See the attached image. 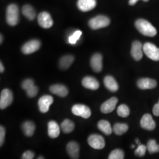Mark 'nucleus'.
Masks as SVG:
<instances>
[{
  "instance_id": "f257e3e1",
  "label": "nucleus",
  "mask_w": 159,
  "mask_h": 159,
  "mask_svg": "<svg viewBox=\"0 0 159 159\" xmlns=\"http://www.w3.org/2000/svg\"><path fill=\"white\" fill-rule=\"evenodd\" d=\"M135 26L141 34L153 37L157 34V30L153 25L144 19H139L135 23Z\"/></svg>"
},
{
  "instance_id": "f03ea898",
  "label": "nucleus",
  "mask_w": 159,
  "mask_h": 159,
  "mask_svg": "<svg viewBox=\"0 0 159 159\" xmlns=\"http://www.w3.org/2000/svg\"><path fill=\"white\" fill-rule=\"evenodd\" d=\"M19 20V10L17 5L10 4L8 6L6 11L7 23L11 25H16Z\"/></svg>"
},
{
  "instance_id": "7ed1b4c3",
  "label": "nucleus",
  "mask_w": 159,
  "mask_h": 159,
  "mask_svg": "<svg viewBox=\"0 0 159 159\" xmlns=\"http://www.w3.org/2000/svg\"><path fill=\"white\" fill-rule=\"evenodd\" d=\"M110 23L108 17L104 16H98L91 18L89 22V27L93 30H98L107 27Z\"/></svg>"
},
{
  "instance_id": "20e7f679",
  "label": "nucleus",
  "mask_w": 159,
  "mask_h": 159,
  "mask_svg": "<svg viewBox=\"0 0 159 159\" xmlns=\"http://www.w3.org/2000/svg\"><path fill=\"white\" fill-rule=\"evenodd\" d=\"M143 51L150 59L158 61H159V48L151 43H146L143 45Z\"/></svg>"
},
{
  "instance_id": "39448f33",
  "label": "nucleus",
  "mask_w": 159,
  "mask_h": 159,
  "mask_svg": "<svg viewBox=\"0 0 159 159\" xmlns=\"http://www.w3.org/2000/svg\"><path fill=\"white\" fill-rule=\"evenodd\" d=\"M13 101V94L9 89H4L1 93L0 108L1 110L8 107Z\"/></svg>"
},
{
  "instance_id": "423d86ee",
  "label": "nucleus",
  "mask_w": 159,
  "mask_h": 159,
  "mask_svg": "<svg viewBox=\"0 0 159 159\" xmlns=\"http://www.w3.org/2000/svg\"><path fill=\"white\" fill-rule=\"evenodd\" d=\"M71 110L74 115L80 116L84 119H88L91 116L90 109L84 104H75L72 107Z\"/></svg>"
},
{
  "instance_id": "0eeeda50",
  "label": "nucleus",
  "mask_w": 159,
  "mask_h": 159,
  "mask_svg": "<svg viewBox=\"0 0 159 159\" xmlns=\"http://www.w3.org/2000/svg\"><path fill=\"white\" fill-rule=\"evenodd\" d=\"M41 47L40 41L37 40H30L23 45L21 51L24 54H30L39 50Z\"/></svg>"
},
{
  "instance_id": "6e6552de",
  "label": "nucleus",
  "mask_w": 159,
  "mask_h": 159,
  "mask_svg": "<svg viewBox=\"0 0 159 159\" xmlns=\"http://www.w3.org/2000/svg\"><path fill=\"white\" fill-rule=\"evenodd\" d=\"M21 87L27 92V94L30 97H34L39 91L37 86L34 85V81L31 79L25 80L21 84Z\"/></svg>"
},
{
  "instance_id": "1a4fd4ad",
  "label": "nucleus",
  "mask_w": 159,
  "mask_h": 159,
  "mask_svg": "<svg viewBox=\"0 0 159 159\" xmlns=\"http://www.w3.org/2000/svg\"><path fill=\"white\" fill-rule=\"evenodd\" d=\"M89 144L94 149L100 150L105 147V140L102 136L92 134L88 139Z\"/></svg>"
},
{
  "instance_id": "9d476101",
  "label": "nucleus",
  "mask_w": 159,
  "mask_h": 159,
  "mask_svg": "<svg viewBox=\"0 0 159 159\" xmlns=\"http://www.w3.org/2000/svg\"><path fill=\"white\" fill-rule=\"evenodd\" d=\"M143 46L139 41H135L133 43L131 50V55L136 61H140L143 56Z\"/></svg>"
},
{
  "instance_id": "9b49d317",
  "label": "nucleus",
  "mask_w": 159,
  "mask_h": 159,
  "mask_svg": "<svg viewBox=\"0 0 159 159\" xmlns=\"http://www.w3.org/2000/svg\"><path fill=\"white\" fill-rule=\"evenodd\" d=\"M39 24L42 28L49 29L53 25V20L49 13L42 12L38 16Z\"/></svg>"
},
{
  "instance_id": "f8f14e48",
  "label": "nucleus",
  "mask_w": 159,
  "mask_h": 159,
  "mask_svg": "<svg viewBox=\"0 0 159 159\" xmlns=\"http://www.w3.org/2000/svg\"><path fill=\"white\" fill-rule=\"evenodd\" d=\"M53 101V98L51 96L45 95L41 97L38 103L40 111L43 113H47L50 108V106L52 104Z\"/></svg>"
},
{
  "instance_id": "ddd939ff",
  "label": "nucleus",
  "mask_w": 159,
  "mask_h": 159,
  "mask_svg": "<svg viewBox=\"0 0 159 159\" xmlns=\"http://www.w3.org/2000/svg\"><path fill=\"white\" fill-rule=\"evenodd\" d=\"M140 125L143 129L149 131L153 130L156 127V123L150 114H146L141 119Z\"/></svg>"
},
{
  "instance_id": "4468645a",
  "label": "nucleus",
  "mask_w": 159,
  "mask_h": 159,
  "mask_svg": "<svg viewBox=\"0 0 159 159\" xmlns=\"http://www.w3.org/2000/svg\"><path fill=\"white\" fill-rule=\"evenodd\" d=\"M118 102V99L113 97L104 102L101 106V111L102 113L108 114L112 112L116 108Z\"/></svg>"
},
{
  "instance_id": "2eb2a0df",
  "label": "nucleus",
  "mask_w": 159,
  "mask_h": 159,
  "mask_svg": "<svg viewBox=\"0 0 159 159\" xmlns=\"http://www.w3.org/2000/svg\"><path fill=\"white\" fill-rule=\"evenodd\" d=\"M91 68L96 73H100L102 69V57L100 54L97 53L91 57L90 60Z\"/></svg>"
},
{
  "instance_id": "dca6fc26",
  "label": "nucleus",
  "mask_w": 159,
  "mask_h": 159,
  "mask_svg": "<svg viewBox=\"0 0 159 159\" xmlns=\"http://www.w3.org/2000/svg\"><path fill=\"white\" fill-rule=\"evenodd\" d=\"M137 86L141 90L153 89L157 86V82L154 80L143 78L137 81Z\"/></svg>"
},
{
  "instance_id": "f3484780",
  "label": "nucleus",
  "mask_w": 159,
  "mask_h": 159,
  "mask_svg": "<svg viewBox=\"0 0 159 159\" xmlns=\"http://www.w3.org/2000/svg\"><path fill=\"white\" fill-rule=\"evenodd\" d=\"M97 5L96 0H79L77 7L80 11H89L94 9Z\"/></svg>"
},
{
  "instance_id": "a211bd4d",
  "label": "nucleus",
  "mask_w": 159,
  "mask_h": 159,
  "mask_svg": "<svg viewBox=\"0 0 159 159\" xmlns=\"http://www.w3.org/2000/svg\"><path fill=\"white\" fill-rule=\"evenodd\" d=\"M82 85L92 90H96L100 86L98 81L93 77H85L82 81Z\"/></svg>"
},
{
  "instance_id": "6ab92c4d",
  "label": "nucleus",
  "mask_w": 159,
  "mask_h": 159,
  "mask_svg": "<svg viewBox=\"0 0 159 159\" xmlns=\"http://www.w3.org/2000/svg\"><path fill=\"white\" fill-rule=\"evenodd\" d=\"M80 148L79 144L75 142H70L67 145V151L71 159H79Z\"/></svg>"
},
{
  "instance_id": "aec40b11",
  "label": "nucleus",
  "mask_w": 159,
  "mask_h": 159,
  "mask_svg": "<svg viewBox=\"0 0 159 159\" xmlns=\"http://www.w3.org/2000/svg\"><path fill=\"white\" fill-rule=\"evenodd\" d=\"M50 91L51 93L61 97L67 96L68 93L67 88L65 85L61 84L51 85L50 87Z\"/></svg>"
},
{
  "instance_id": "412c9836",
  "label": "nucleus",
  "mask_w": 159,
  "mask_h": 159,
  "mask_svg": "<svg viewBox=\"0 0 159 159\" xmlns=\"http://www.w3.org/2000/svg\"><path fill=\"white\" fill-rule=\"evenodd\" d=\"M60 134V129L54 121H51L48 124V134L52 139L57 138Z\"/></svg>"
},
{
  "instance_id": "4be33fe9",
  "label": "nucleus",
  "mask_w": 159,
  "mask_h": 159,
  "mask_svg": "<svg viewBox=\"0 0 159 159\" xmlns=\"http://www.w3.org/2000/svg\"><path fill=\"white\" fill-rule=\"evenodd\" d=\"M104 84L109 91L116 92L119 90V85L116 80L112 76H106L104 79Z\"/></svg>"
},
{
  "instance_id": "5701e85b",
  "label": "nucleus",
  "mask_w": 159,
  "mask_h": 159,
  "mask_svg": "<svg viewBox=\"0 0 159 159\" xmlns=\"http://www.w3.org/2000/svg\"><path fill=\"white\" fill-rule=\"evenodd\" d=\"M22 130L26 136H32L34 134L35 130V125L33 122L31 121H27L23 123Z\"/></svg>"
},
{
  "instance_id": "b1692460",
  "label": "nucleus",
  "mask_w": 159,
  "mask_h": 159,
  "mask_svg": "<svg viewBox=\"0 0 159 159\" xmlns=\"http://www.w3.org/2000/svg\"><path fill=\"white\" fill-rule=\"evenodd\" d=\"M98 129L106 135H110L112 133V129L110 123L107 120H100L97 125Z\"/></svg>"
},
{
  "instance_id": "393cba45",
  "label": "nucleus",
  "mask_w": 159,
  "mask_h": 159,
  "mask_svg": "<svg viewBox=\"0 0 159 159\" xmlns=\"http://www.w3.org/2000/svg\"><path fill=\"white\" fill-rule=\"evenodd\" d=\"M74 60V57L71 55H67L63 56L61 58L59 62L60 67L62 70H67L70 67L72 63H73Z\"/></svg>"
},
{
  "instance_id": "a878e982",
  "label": "nucleus",
  "mask_w": 159,
  "mask_h": 159,
  "mask_svg": "<svg viewBox=\"0 0 159 159\" xmlns=\"http://www.w3.org/2000/svg\"><path fill=\"white\" fill-rule=\"evenodd\" d=\"M23 15L29 20H33L35 17V11L34 8L30 5L24 6L22 9Z\"/></svg>"
},
{
  "instance_id": "bb28decb",
  "label": "nucleus",
  "mask_w": 159,
  "mask_h": 159,
  "mask_svg": "<svg viewBox=\"0 0 159 159\" xmlns=\"http://www.w3.org/2000/svg\"><path fill=\"white\" fill-rule=\"evenodd\" d=\"M61 130L64 133L68 134L71 133L74 129V123L69 119L64 120L61 124Z\"/></svg>"
},
{
  "instance_id": "cd10ccee",
  "label": "nucleus",
  "mask_w": 159,
  "mask_h": 159,
  "mask_svg": "<svg viewBox=\"0 0 159 159\" xmlns=\"http://www.w3.org/2000/svg\"><path fill=\"white\" fill-rule=\"evenodd\" d=\"M129 129V126L125 123H116L113 126V131L117 135H122Z\"/></svg>"
},
{
  "instance_id": "c85d7f7f",
  "label": "nucleus",
  "mask_w": 159,
  "mask_h": 159,
  "mask_svg": "<svg viewBox=\"0 0 159 159\" xmlns=\"http://www.w3.org/2000/svg\"><path fill=\"white\" fill-rule=\"evenodd\" d=\"M147 148L150 153H157L159 152V144L153 139L150 140L148 143Z\"/></svg>"
},
{
  "instance_id": "c756f323",
  "label": "nucleus",
  "mask_w": 159,
  "mask_h": 159,
  "mask_svg": "<svg viewBox=\"0 0 159 159\" xmlns=\"http://www.w3.org/2000/svg\"><path fill=\"white\" fill-rule=\"evenodd\" d=\"M117 112L120 117L125 118L129 116L130 111L127 106H126L125 104H121L117 108Z\"/></svg>"
},
{
  "instance_id": "7c9ffc66",
  "label": "nucleus",
  "mask_w": 159,
  "mask_h": 159,
  "mask_svg": "<svg viewBox=\"0 0 159 159\" xmlns=\"http://www.w3.org/2000/svg\"><path fill=\"white\" fill-rule=\"evenodd\" d=\"M125 158V153L123 150L120 149H116L112 151L109 156V159H123Z\"/></svg>"
},
{
  "instance_id": "2f4dec72",
  "label": "nucleus",
  "mask_w": 159,
  "mask_h": 159,
  "mask_svg": "<svg viewBox=\"0 0 159 159\" xmlns=\"http://www.w3.org/2000/svg\"><path fill=\"white\" fill-rule=\"evenodd\" d=\"M81 34H82V32L79 30L74 32L73 34L70 36L68 38L69 43L71 44H75L77 41V40H79L80 37L81 35Z\"/></svg>"
},
{
  "instance_id": "473e14b6",
  "label": "nucleus",
  "mask_w": 159,
  "mask_h": 159,
  "mask_svg": "<svg viewBox=\"0 0 159 159\" xmlns=\"http://www.w3.org/2000/svg\"><path fill=\"white\" fill-rule=\"evenodd\" d=\"M147 149H148L147 147L145 146L144 145L140 144V145L138 146V148H137L136 150H135L134 153L137 156L143 157L145 155Z\"/></svg>"
},
{
  "instance_id": "72a5a7b5",
  "label": "nucleus",
  "mask_w": 159,
  "mask_h": 159,
  "mask_svg": "<svg viewBox=\"0 0 159 159\" xmlns=\"http://www.w3.org/2000/svg\"><path fill=\"white\" fill-rule=\"evenodd\" d=\"M6 136V130L2 125L0 126V146H2L4 142Z\"/></svg>"
},
{
  "instance_id": "f704fd0d",
  "label": "nucleus",
  "mask_w": 159,
  "mask_h": 159,
  "mask_svg": "<svg viewBox=\"0 0 159 159\" xmlns=\"http://www.w3.org/2000/svg\"><path fill=\"white\" fill-rule=\"evenodd\" d=\"M34 157V153L31 151H26L22 156L23 159H33Z\"/></svg>"
},
{
  "instance_id": "c9c22d12",
  "label": "nucleus",
  "mask_w": 159,
  "mask_h": 159,
  "mask_svg": "<svg viewBox=\"0 0 159 159\" xmlns=\"http://www.w3.org/2000/svg\"><path fill=\"white\" fill-rule=\"evenodd\" d=\"M153 113L156 116H159V102L154 106Z\"/></svg>"
},
{
  "instance_id": "e433bc0d",
  "label": "nucleus",
  "mask_w": 159,
  "mask_h": 159,
  "mask_svg": "<svg viewBox=\"0 0 159 159\" xmlns=\"http://www.w3.org/2000/svg\"><path fill=\"white\" fill-rule=\"evenodd\" d=\"M138 1H139V0H130L129 2V4H130V6H134V4H136V2Z\"/></svg>"
},
{
  "instance_id": "4c0bfd02",
  "label": "nucleus",
  "mask_w": 159,
  "mask_h": 159,
  "mask_svg": "<svg viewBox=\"0 0 159 159\" xmlns=\"http://www.w3.org/2000/svg\"><path fill=\"white\" fill-rule=\"evenodd\" d=\"M4 67L2 64V63L1 62V63H0V72L2 73L4 72Z\"/></svg>"
},
{
  "instance_id": "58836bf2",
  "label": "nucleus",
  "mask_w": 159,
  "mask_h": 159,
  "mask_svg": "<svg viewBox=\"0 0 159 159\" xmlns=\"http://www.w3.org/2000/svg\"><path fill=\"white\" fill-rule=\"evenodd\" d=\"M136 143L138 145H140V144H141V143H140V142L139 140V139H136Z\"/></svg>"
},
{
  "instance_id": "ea45409f",
  "label": "nucleus",
  "mask_w": 159,
  "mask_h": 159,
  "mask_svg": "<svg viewBox=\"0 0 159 159\" xmlns=\"http://www.w3.org/2000/svg\"><path fill=\"white\" fill-rule=\"evenodd\" d=\"M2 35H1V43H2Z\"/></svg>"
},
{
  "instance_id": "a19ab883",
  "label": "nucleus",
  "mask_w": 159,
  "mask_h": 159,
  "mask_svg": "<svg viewBox=\"0 0 159 159\" xmlns=\"http://www.w3.org/2000/svg\"><path fill=\"white\" fill-rule=\"evenodd\" d=\"M131 148H134V147H135V146H134V145H131Z\"/></svg>"
},
{
  "instance_id": "79ce46f5",
  "label": "nucleus",
  "mask_w": 159,
  "mask_h": 159,
  "mask_svg": "<svg viewBox=\"0 0 159 159\" xmlns=\"http://www.w3.org/2000/svg\"><path fill=\"white\" fill-rule=\"evenodd\" d=\"M44 159V157H38V159Z\"/></svg>"
},
{
  "instance_id": "37998d69",
  "label": "nucleus",
  "mask_w": 159,
  "mask_h": 159,
  "mask_svg": "<svg viewBox=\"0 0 159 159\" xmlns=\"http://www.w3.org/2000/svg\"><path fill=\"white\" fill-rule=\"evenodd\" d=\"M143 1H145V2H148V0H143Z\"/></svg>"
}]
</instances>
